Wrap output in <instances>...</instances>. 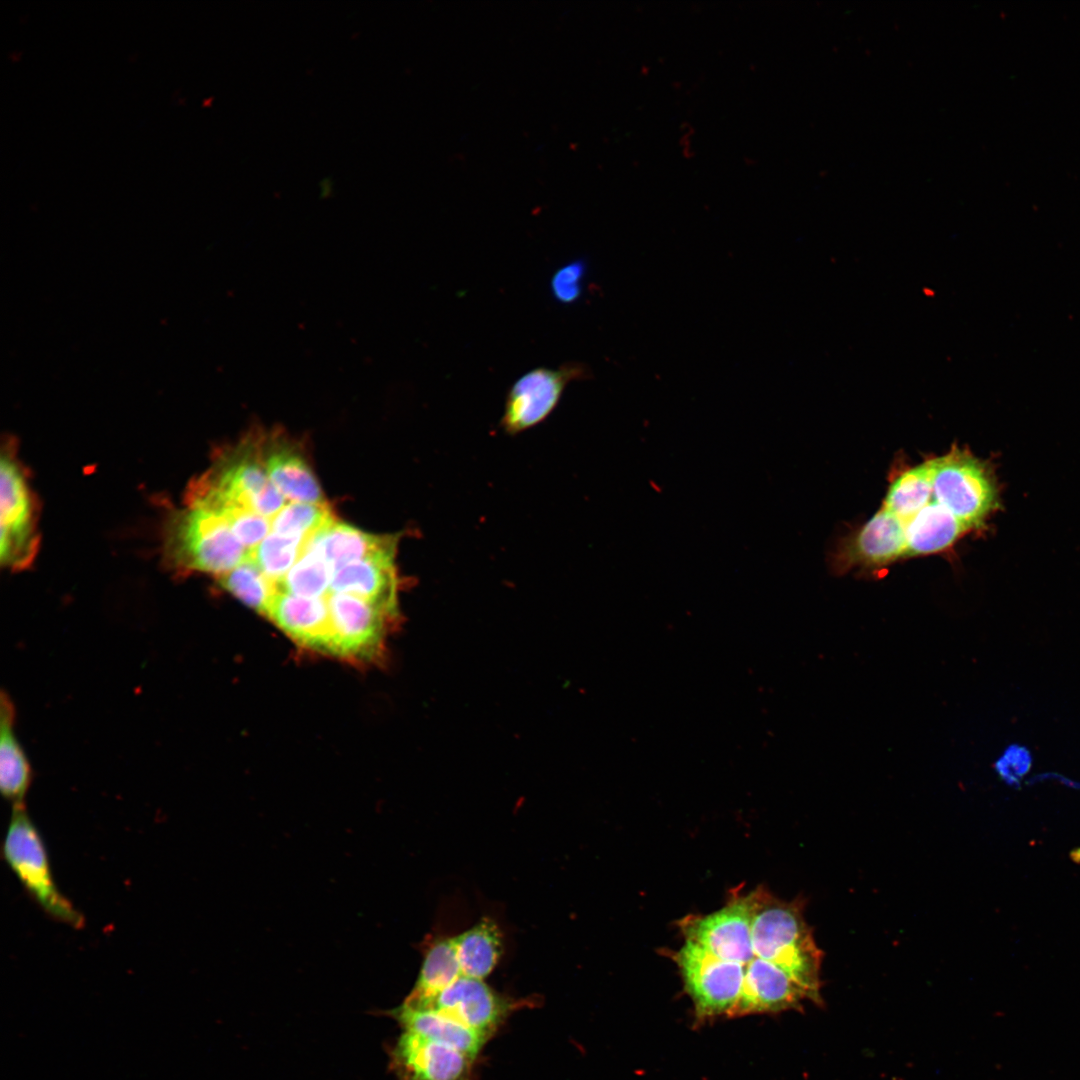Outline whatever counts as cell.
Wrapping results in <instances>:
<instances>
[{
  "mask_svg": "<svg viewBox=\"0 0 1080 1080\" xmlns=\"http://www.w3.org/2000/svg\"><path fill=\"white\" fill-rule=\"evenodd\" d=\"M402 1005L437 1011L488 1038L512 1008L510 1001L493 991L483 980L466 976L459 977L423 1002Z\"/></svg>",
  "mask_w": 1080,
  "mask_h": 1080,
  "instance_id": "8",
  "label": "cell"
},
{
  "mask_svg": "<svg viewBox=\"0 0 1080 1080\" xmlns=\"http://www.w3.org/2000/svg\"><path fill=\"white\" fill-rule=\"evenodd\" d=\"M39 535L32 490L12 447L2 449L0 462V562L12 570L28 567L37 553Z\"/></svg>",
  "mask_w": 1080,
  "mask_h": 1080,
  "instance_id": "4",
  "label": "cell"
},
{
  "mask_svg": "<svg viewBox=\"0 0 1080 1080\" xmlns=\"http://www.w3.org/2000/svg\"><path fill=\"white\" fill-rule=\"evenodd\" d=\"M402 1030L418 1033L475 1058L487 1036L437 1011L401 1005L392 1010Z\"/></svg>",
  "mask_w": 1080,
  "mask_h": 1080,
  "instance_id": "18",
  "label": "cell"
},
{
  "mask_svg": "<svg viewBox=\"0 0 1080 1080\" xmlns=\"http://www.w3.org/2000/svg\"><path fill=\"white\" fill-rule=\"evenodd\" d=\"M15 708L7 693L0 700V788L13 807L25 806L32 780L31 767L15 734Z\"/></svg>",
  "mask_w": 1080,
  "mask_h": 1080,
  "instance_id": "17",
  "label": "cell"
},
{
  "mask_svg": "<svg viewBox=\"0 0 1080 1080\" xmlns=\"http://www.w3.org/2000/svg\"><path fill=\"white\" fill-rule=\"evenodd\" d=\"M261 452L269 480L286 499L324 502L317 478L296 447L278 436L261 437Z\"/></svg>",
  "mask_w": 1080,
  "mask_h": 1080,
  "instance_id": "14",
  "label": "cell"
},
{
  "mask_svg": "<svg viewBox=\"0 0 1080 1080\" xmlns=\"http://www.w3.org/2000/svg\"><path fill=\"white\" fill-rule=\"evenodd\" d=\"M163 543L165 559L172 568L217 577L244 562L250 550L235 537L221 514L187 503L168 517Z\"/></svg>",
  "mask_w": 1080,
  "mask_h": 1080,
  "instance_id": "1",
  "label": "cell"
},
{
  "mask_svg": "<svg viewBox=\"0 0 1080 1080\" xmlns=\"http://www.w3.org/2000/svg\"><path fill=\"white\" fill-rule=\"evenodd\" d=\"M1029 766L1028 752L1019 747H1011L996 764L999 774L1008 782H1015L1026 773Z\"/></svg>",
  "mask_w": 1080,
  "mask_h": 1080,
  "instance_id": "28",
  "label": "cell"
},
{
  "mask_svg": "<svg viewBox=\"0 0 1080 1080\" xmlns=\"http://www.w3.org/2000/svg\"><path fill=\"white\" fill-rule=\"evenodd\" d=\"M933 499L929 459L901 472L890 484L883 506L904 523Z\"/></svg>",
  "mask_w": 1080,
  "mask_h": 1080,
  "instance_id": "21",
  "label": "cell"
},
{
  "mask_svg": "<svg viewBox=\"0 0 1080 1080\" xmlns=\"http://www.w3.org/2000/svg\"><path fill=\"white\" fill-rule=\"evenodd\" d=\"M218 584L246 606L265 614L276 592L275 583L269 580L249 557L229 572L217 577Z\"/></svg>",
  "mask_w": 1080,
  "mask_h": 1080,
  "instance_id": "24",
  "label": "cell"
},
{
  "mask_svg": "<svg viewBox=\"0 0 1080 1080\" xmlns=\"http://www.w3.org/2000/svg\"><path fill=\"white\" fill-rule=\"evenodd\" d=\"M586 265L582 260H574L561 266L553 274L550 289L554 299L561 304H572L582 293V281Z\"/></svg>",
  "mask_w": 1080,
  "mask_h": 1080,
  "instance_id": "27",
  "label": "cell"
},
{
  "mask_svg": "<svg viewBox=\"0 0 1080 1080\" xmlns=\"http://www.w3.org/2000/svg\"><path fill=\"white\" fill-rule=\"evenodd\" d=\"M473 1059L407 1030H402L390 1052V1066L397 1080H470Z\"/></svg>",
  "mask_w": 1080,
  "mask_h": 1080,
  "instance_id": "9",
  "label": "cell"
},
{
  "mask_svg": "<svg viewBox=\"0 0 1080 1080\" xmlns=\"http://www.w3.org/2000/svg\"><path fill=\"white\" fill-rule=\"evenodd\" d=\"M968 531L960 520L932 499L905 523V557L944 552Z\"/></svg>",
  "mask_w": 1080,
  "mask_h": 1080,
  "instance_id": "16",
  "label": "cell"
},
{
  "mask_svg": "<svg viewBox=\"0 0 1080 1080\" xmlns=\"http://www.w3.org/2000/svg\"><path fill=\"white\" fill-rule=\"evenodd\" d=\"M334 521L325 502H291L271 518V529L283 535L311 537Z\"/></svg>",
  "mask_w": 1080,
  "mask_h": 1080,
  "instance_id": "25",
  "label": "cell"
},
{
  "mask_svg": "<svg viewBox=\"0 0 1080 1080\" xmlns=\"http://www.w3.org/2000/svg\"><path fill=\"white\" fill-rule=\"evenodd\" d=\"M933 499L968 529L983 528L1000 507V494L990 464L968 449L953 445L946 454L929 458Z\"/></svg>",
  "mask_w": 1080,
  "mask_h": 1080,
  "instance_id": "2",
  "label": "cell"
},
{
  "mask_svg": "<svg viewBox=\"0 0 1080 1080\" xmlns=\"http://www.w3.org/2000/svg\"><path fill=\"white\" fill-rule=\"evenodd\" d=\"M332 569L315 550L304 548L303 553L286 573L275 583L277 591L301 597L325 596L330 587Z\"/></svg>",
  "mask_w": 1080,
  "mask_h": 1080,
  "instance_id": "22",
  "label": "cell"
},
{
  "mask_svg": "<svg viewBox=\"0 0 1080 1080\" xmlns=\"http://www.w3.org/2000/svg\"><path fill=\"white\" fill-rule=\"evenodd\" d=\"M309 538L270 533L249 550V559L269 580L276 583L301 556Z\"/></svg>",
  "mask_w": 1080,
  "mask_h": 1080,
  "instance_id": "23",
  "label": "cell"
},
{
  "mask_svg": "<svg viewBox=\"0 0 1080 1080\" xmlns=\"http://www.w3.org/2000/svg\"><path fill=\"white\" fill-rule=\"evenodd\" d=\"M265 616L299 644L329 652L330 616L326 597H301L277 591Z\"/></svg>",
  "mask_w": 1080,
  "mask_h": 1080,
  "instance_id": "11",
  "label": "cell"
},
{
  "mask_svg": "<svg viewBox=\"0 0 1080 1080\" xmlns=\"http://www.w3.org/2000/svg\"><path fill=\"white\" fill-rule=\"evenodd\" d=\"M214 512L227 520L235 537L248 549L257 546L271 530V519L248 508L232 507Z\"/></svg>",
  "mask_w": 1080,
  "mask_h": 1080,
  "instance_id": "26",
  "label": "cell"
},
{
  "mask_svg": "<svg viewBox=\"0 0 1080 1080\" xmlns=\"http://www.w3.org/2000/svg\"><path fill=\"white\" fill-rule=\"evenodd\" d=\"M698 1017L729 1014L742 991L744 974L734 964L716 959L695 943L669 951Z\"/></svg>",
  "mask_w": 1080,
  "mask_h": 1080,
  "instance_id": "6",
  "label": "cell"
},
{
  "mask_svg": "<svg viewBox=\"0 0 1080 1080\" xmlns=\"http://www.w3.org/2000/svg\"><path fill=\"white\" fill-rule=\"evenodd\" d=\"M454 940L462 975L466 977L483 980L502 954V935L490 918L481 919Z\"/></svg>",
  "mask_w": 1080,
  "mask_h": 1080,
  "instance_id": "19",
  "label": "cell"
},
{
  "mask_svg": "<svg viewBox=\"0 0 1080 1080\" xmlns=\"http://www.w3.org/2000/svg\"><path fill=\"white\" fill-rule=\"evenodd\" d=\"M395 557L359 560L335 569L329 592L352 594L395 614L400 583Z\"/></svg>",
  "mask_w": 1080,
  "mask_h": 1080,
  "instance_id": "15",
  "label": "cell"
},
{
  "mask_svg": "<svg viewBox=\"0 0 1080 1080\" xmlns=\"http://www.w3.org/2000/svg\"><path fill=\"white\" fill-rule=\"evenodd\" d=\"M2 855L29 896L52 919L79 929L82 913L57 887L43 838L25 806L13 807Z\"/></svg>",
  "mask_w": 1080,
  "mask_h": 1080,
  "instance_id": "3",
  "label": "cell"
},
{
  "mask_svg": "<svg viewBox=\"0 0 1080 1080\" xmlns=\"http://www.w3.org/2000/svg\"><path fill=\"white\" fill-rule=\"evenodd\" d=\"M905 523L882 507L841 544L835 557L838 571L873 569L905 557Z\"/></svg>",
  "mask_w": 1080,
  "mask_h": 1080,
  "instance_id": "10",
  "label": "cell"
},
{
  "mask_svg": "<svg viewBox=\"0 0 1080 1080\" xmlns=\"http://www.w3.org/2000/svg\"><path fill=\"white\" fill-rule=\"evenodd\" d=\"M400 535H372L334 521L311 536L305 545L318 552L332 571L348 563L396 556Z\"/></svg>",
  "mask_w": 1080,
  "mask_h": 1080,
  "instance_id": "13",
  "label": "cell"
},
{
  "mask_svg": "<svg viewBox=\"0 0 1080 1080\" xmlns=\"http://www.w3.org/2000/svg\"><path fill=\"white\" fill-rule=\"evenodd\" d=\"M808 992L779 966L766 962L745 973L741 994L729 1016L800 1008Z\"/></svg>",
  "mask_w": 1080,
  "mask_h": 1080,
  "instance_id": "12",
  "label": "cell"
},
{
  "mask_svg": "<svg viewBox=\"0 0 1080 1080\" xmlns=\"http://www.w3.org/2000/svg\"><path fill=\"white\" fill-rule=\"evenodd\" d=\"M330 616L329 654L344 658L375 655L386 621L395 614L364 598L347 593L325 595Z\"/></svg>",
  "mask_w": 1080,
  "mask_h": 1080,
  "instance_id": "7",
  "label": "cell"
},
{
  "mask_svg": "<svg viewBox=\"0 0 1080 1080\" xmlns=\"http://www.w3.org/2000/svg\"><path fill=\"white\" fill-rule=\"evenodd\" d=\"M463 976L454 937L437 939L425 953L415 987L404 1004L423 1002Z\"/></svg>",
  "mask_w": 1080,
  "mask_h": 1080,
  "instance_id": "20",
  "label": "cell"
},
{
  "mask_svg": "<svg viewBox=\"0 0 1080 1080\" xmlns=\"http://www.w3.org/2000/svg\"><path fill=\"white\" fill-rule=\"evenodd\" d=\"M588 376V367L576 361L529 370L508 390L500 421L503 430L514 435L540 424L557 407L566 386Z\"/></svg>",
  "mask_w": 1080,
  "mask_h": 1080,
  "instance_id": "5",
  "label": "cell"
}]
</instances>
